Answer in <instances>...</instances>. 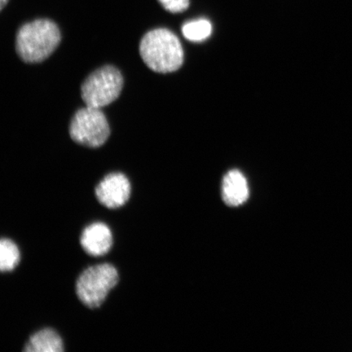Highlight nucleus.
I'll return each mask as SVG.
<instances>
[{
    "label": "nucleus",
    "mask_w": 352,
    "mask_h": 352,
    "mask_svg": "<svg viewBox=\"0 0 352 352\" xmlns=\"http://www.w3.org/2000/svg\"><path fill=\"white\" fill-rule=\"evenodd\" d=\"M23 351L25 352H63L64 342L56 330L45 328L30 336Z\"/></svg>",
    "instance_id": "1a4fd4ad"
},
{
    "label": "nucleus",
    "mask_w": 352,
    "mask_h": 352,
    "mask_svg": "<svg viewBox=\"0 0 352 352\" xmlns=\"http://www.w3.org/2000/svg\"><path fill=\"white\" fill-rule=\"evenodd\" d=\"M58 26L47 19H38L22 25L16 34V50L26 63L46 60L60 42Z\"/></svg>",
    "instance_id": "f03ea898"
},
{
    "label": "nucleus",
    "mask_w": 352,
    "mask_h": 352,
    "mask_svg": "<svg viewBox=\"0 0 352 352\" xmlns=\"http://www.w3.org/2000/svg\"><path fill=\"white\" fill-rule=\"evenodd\" d=\"M21 261V253L14 241L8 239L0 241V270L2 272L14 270Z\"/></svg>",
    "instance_id": "9d476101"
},
{
    "label": "nucleus",
    "mask_w": 352,
    "mask_h": 352,
    "mask_svg": "<svg viewBox=\"0 0 352 352\" xmlns=\"http://www.w3.org/2000/svg\"><path fill=\"white\" fill-rule=\"evenodd\" d=\"M118 280L120 275L112 264L100 263L87 267L76 281L77 296L83 305L95 309L103 305Z\"/></svg>",
    "instance_id": "7ed1b4c3"
},
{
    "label": "nucleus",
    "mask_w": 352,
    "mask_h": 352,
    "mask_svg": "<svg viewBox=\"0 0 352 352\" xmlns=\"http://www.w3.org/2000/svg\"><path fill=\"white\" fill-rule=\"evenodd\" d=\"M140 54L149 69L157 73H170L182 67L184 51L176 35L169 30H151L140 43Z\"/></svg>",
    "instance_id": "f257e3e1"
},
{
    "label": "nucleus",
    "mask_w": 352,
    "mask_h": 352,
    "mask_svg": "<svg viewBox=\"0 0 352 352\" xmlns=\"http://www.w3.org/2000/svg\"><path fill=\"white\" fill-rule=\"evenodd\" d=\"M166 11L173 13L182 12L188 10L189 0H158Z\"/></svg>",
    "instance_id": "f8f14e48"
},
{
    "label": "nucleus",
    "mask_w": 352,
    "mask_h": 352,
    "mask_svg": "<svg viewBox=\"0 0 352 352\" xmlns=\"http://www.w3.org/2000/svg\"><path fill=\"white\" fill-rule=\"evenodd\" d=\"M184 36L192 42H201L210 37L212 25L206 19H198L187 22L182 28Z\"/></svg>",
    "instance_id": "9b49d317"
},
{
    "label": "nucleus",
    "mask_w": 352,
    "mask_h": 352,
    "mask_svg": "<svg viewBox=\"0 0 352 352\" xmlns=\"http://www.w3.org/2000/svg\"><path fill=\"white\" fill-rule=\"evenodd\" d=\"M222 197L224 202L230 206H241L248 199V180L241 171L232 170L224 176L222 184Z\"/></svg>",
    "instance_id": "6e6552de"
},
{
    "label": "nucleus",
    "mask_w": 352,
    "mask_h": 352,
    "mask_svg": "<svg viewBox=\"0 0 352 352\" xmlns=\"http://www.w3.org/2000/svg\"><path fill=\"white\" fill-rule=\"evenodd\" d=\"M110 129L107 117L100 109L87 107L78 110L69 126L70 138L79 144L90 148L103 145Z\"/></svg>",
    "instance_id": "39448f33"
},
{
    "label": "nucleus",
    "mask_w": 352,
    "mask_h": 352,
    "mask_svg": "<svg viewBox=\"0 0 352 352\" xmlns=\"http://www.w3.org/2000/svg\"><path fill=\"white\" fill-rule=\"evenodd\" d=\"M95 193L101 205L109 209H118L130 199L131 183L125 175L109 174L96 186Z\"/></svg>",
    "instance_id": "423d86ee"
},
{
    "label": "nucleus",
    "mask_w": 352,
    "mask_h": 352,
    "mask_svg": "<svg viewBox=\"0 0 352 352\" xmlns=\"http://www.w3.org/2000/svg\"><path fill=\"white\" fill-rule=\"evenodd\" d=\"M113 234L107 224L96 222L89 224L82 232L80 244L85 252L98 257L107 254L113 245Z\"/></svg>",
    "instance_id": "0eeeda50"
},
{
    "label": "nucleus",
    "mask_w": 352,
    "mask_h": 352,
    "mask_svg": "<svg viewBox=\"0 0 352 352\" xmlns=\"http://www.w3.org/2000/svg\"><path fill=\"white\" fill-rule=\"evenodd\" d=\"M8 2V0H0V7H1V10H3L4 7H6Z\"/></svg>",
    "instance_id": "ddd939ff"
},
{
    "label": "nucleus",
    "mask_w": 352,
    "mask_h": 352,
    "mask_svg": "<svg viewBox=\"0 0 352 352\" xmlns=\"http://www.w3.org/2000/svg\"><path fill=\"white\" fill-rule=\"evenodd\" d=\"M122 87L120 70L111 65L104 66L91 74L82 83V98L87 107L101 109L116 100Z\"/></svg>",
    "instance_id": "20e7f679"
}]
</instances>
